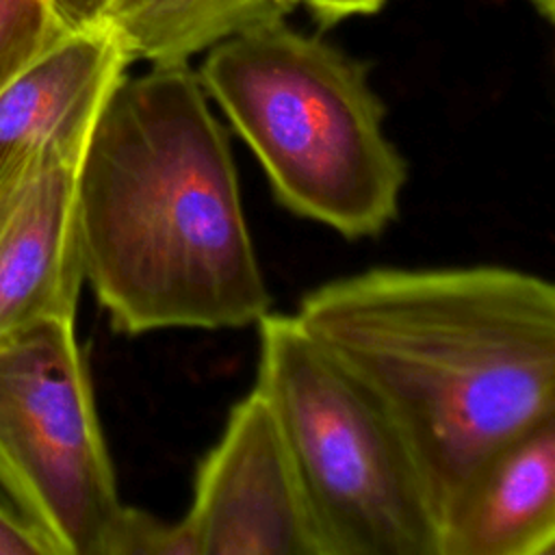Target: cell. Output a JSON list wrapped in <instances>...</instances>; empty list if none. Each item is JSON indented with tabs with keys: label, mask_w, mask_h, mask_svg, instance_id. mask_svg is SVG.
I'll return each instance as SVG.
<instances>
[{
	"label": "cell",
	"mask_w": 555,
	"mask_h": 555,
	"mask_svg": "<svg viewBox=\"0 0 555 555\" xmlns=\"http://www.w3.org/2000/svg\"><path fill=\"white\" fill-rule=\"evenodd\" d=\"M295 319L390 418L438 527L496 451L555 418V288L535 273L377 267L312 288Z\"/></svg>",
	"instance_id": "1"
},
{
	"label": "cell",
	"mask_w": 555,
	"mask_h": 555,
	"mask_svg": "<svg viewBox=\"0 0 555 555\" xmlns=\"http://www.w3.org/2000/svg\"><path fill=\"white\" fill-rule=\"evenodd\" d=\"M82 271L111 325H256L271 295L225 128L189 63L124 76L76 176Z\"/></svg>",
	"instance_id": "2"
},
{
	"label": "cell",
	"mask_w": 555,
	"mask_h": 555,
	"mask_svg": "<svg viewBox=\"0 0 555 555\" xmlns=\"http://www.w3.org/2000/svg\"><path fill=\"white\" fill-rule=\"evenodd\" d=\"M197 78L286 210L347 238L397 219L408 163L364 63L273 20L208 48Z\"/></svg>",
	"instance_id": "3"
},
{
	"label": "cell",
	"mask_w": 555,
	"mask_h": 555,
	"mask_svg": "<svg viewBox=\"0 0 555 555\" xmlns=\"http://www.w3.org/2000/svg\"><path fill=\"white\" fill-rule=\"evenodd\" d=\"M258 377L325 555H436L416 464L375 399L295 314L258 323Z\"/></svg>",
	"instance_id": "4"
},
{
	"label": "cell",
	"mask_w": 555,
	"mask_h": 555,
	"mask_svg": "<svg viewBox=\"0 0 555 555\" xmlns=\"http://www.w3.org/2000/svg\"><path fill=\"white\" fill-rule=\"evenodd\" d=\"M0 466L63 555H102L121 501L74 321L0 336Z\"/></svg>",
	"instance_id": "5"
},
{
	"label": "cell",
	"mask_w": 555,
	"mask_h": 555,
	"mask_svg": "<svg viewBox=\"0 0 555 555\" xmlns=\"http://www.w3.org/2000/svg\"><path fill=\"white\" fill-rule=\"evenodd\" d=\"M184 520L199 555H325L275 414L256 386L202 457Z\"/></svg>",
	"instance_id": "6"
},
{
	"label": "cell",
	"mask_w": 555,
	"mask_h": 555,
	"mask_svg": "<svg viewBox=\"0 0 555 555\" xmlns=\"http://www.w3.org/2000/svg\"><path fill=\"white\" fill-rule=\"evenodd\" d=\"M78 165L35 154L0 176V336L74 321L85 282Z\"/></svg>",
	"instance_id": "7"
},
{
	"label": "cell",
	"mask_w": 555,
	"mask_h": 555,
	"mask_svg": "<svg viewBox=\"0 0 555 555\" xmlns=\"http://www.w3.org/2000/svg\"><path fill=\"white\" fill-rule=\"evenodd\" d=\"M132 56L102 22L72 26L0 89V176L28 156L80 165Z\"/></svg>",
	"instance_id": "8"
},
{
	"label": "cell",
	"mask_w": 555,
	"mask_h": 555,
	"mask_svg": "<svg viewBox=\"0 0 555 555\" xmlns=\"http://www.w3.org/2000/svg\"><path fill=\"white\" fill-rule=\"evenodd\" d=\"M555 553V418L496 451L440 520L436 555Z\"/></svg>",
	"instance_id": "9"
},
{
	"label": "cell",
	"mask_w": 555,
	"mask_h": 555,
	"mask_svg": "<svg viewBox=\"0 0 555 555\" xmlns=\"http://www.w3.org/2000/svg\"><path fill=\"white\" fill-rule=\"evenodd\" d=\"M299 0H113L98 22L111 26L132 61L189 63L221 39L282 20ZM95 22V24H98Z\"/></svg>",
	"instance_id": "10"
},
{
	"label": "cell",
	"mask_w": 555,
	"mask_h": 555,
	"mask_svg": "<svg viewBox=\"0 0 555 555\" xmlns=\"http://www.w3.org/2000/svg\"><path fill=\"white\" fill-rule=\"evenodd\" d=\"M67 28L52 0H0V89Z\"/></svg>",
	"instance_id": "11"
},
{
	"label": "cell",
	"mask_w": 555,
	"mask_h": 555,
	"mask_svg": "<svg viewBox=\"0 0 555 555\" xmlns=\"http://www.w3.org/2000/svg\"><path fill=\"white\" fill-rule=\"evenodd\" d=\"M102 555H199V551L184 516L165 520L121 503Z\"/></svg>",
	"instance_id": "12"
},
{
	"label": "cell",
	"mask_w": 555,
	"mask_h": 555,
	"mask_svg": "<svg viewBox=\"0 0 555 555\" xmlns=\"http://www.w3.org/2000/svg\"><path fill=\"white\" fill-rule=\"evenodd\" d=\"M0 555H63L54 533L0 466Z\"/></svg>",
	"instance_id": "13"
},
{
	"label": "cell",
	"mask_w": 555,
	"mask_h": 555,
	"mask_svg": "<svg viewBox=\"0 0 555 555\" xmlns=\"http://www.w3.org/2000/svg\"><path fill=\"white\" fill-rule=\"evenodd\" d=\"M304 2L310 13L317 17L319 24L332 26L351 15H369L382 9L386 0H299Z\"/></svg>",
	"instance_id": "14"
},
{
	"label": "cell",
	"mask_w": 555,
	"mask_h": 555,
	"mask_svg": "<svg viewBox=\"0 0 555 555\" xmlns=\"http://www.w3.org/2000/svg\"><path fill=\"white\" fill-rule=\"evenodd\" d=\"M61 20L72 26L95 24L113 0H52Z\"/></svg>",
	"instance_id": "15"
},
{
	"label": "cell",
	"mask_w": 555,
	"mask_h": 555,
	"mask_svg": "<svg viewBox=\"0 0 555 555\" xmlns=\"http://www.w3.org/2000/svg\"><path fill=\"white\" fill-rule=\"evenodd\" d=\"M533 4V9L548 22H553L555 17V0H529Z\"/></svg>",
	"instance_id": "16"
}]
</instances>
